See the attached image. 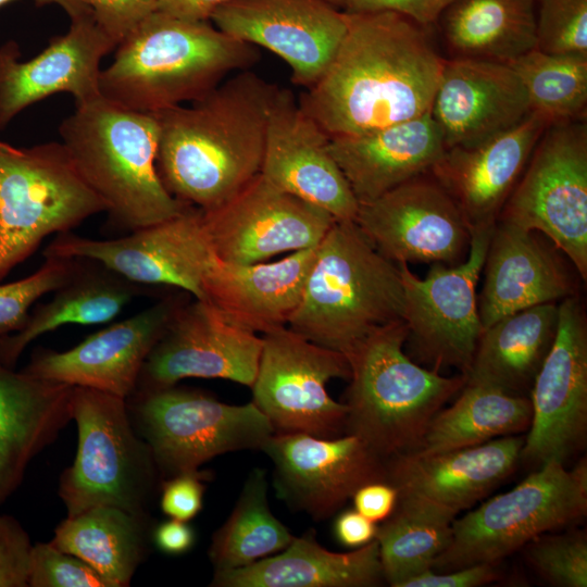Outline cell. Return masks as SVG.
Here are the masks:
<instances>
[{"label": "cell", "instance_id": "cell-26", "mask_svg": "<svg viewBox=\"0 0 587 587\" xmlns=\"http://www.w3.org/2000/svg\"><path fill=\"white\" fill-rule=\"evenodd\" d=\"M550 123L532 111L519 125L482 145L446 149L432 167L430 174L454 200L471 232L496 225Z\"/></svg>", "mask_w": 587, "mask_h": 587}, {"label": "cell", "instance_id": "cell-19", "mask_svg": "<svg viewBox=\"0 0 587 587\" xmlns=\"http://www.w3.org/2000/svg\"><path fill=\"white\" fill-rule=\"evenodd\" d=\"M261 450L273 463L278 498L315 520L333 515L361 486L386 480V461L355 435L274 433Z\"/></svg>", "mask_w": 587, "mask_h": 587}, {"label": "cell", "instance_id": "cell-42", "mask_svg": "<svg viewBox=\"0 0 587 587\" xmlns=\"http://www.w3.org/2000/svg\"><path fill=\"white\" fill-rule=\"evenodd\" d=\"M536 49L587 55V0H534Z\"/></svg>", "mask_w": 587, "mask_h": 587}, {"label": "cell", "instance_id": "cell-8", "mask_svg": "<svg viewBox=\"0 0 587 587\" xmlns=\"http://www.w3.org/2000/svg\"><path fill=\"white\" fill-rule=\"evenodd\" d=\"M104 211L61 141L28 148L0 141V280L46 237Z\"/></svg>", "mask_w": 587, "mask_h": 587}, {"label": "cell", "instance_id": "cell-35", "mask_svg": "<svg viewBox=\"0 0 587 587\" xmlns=\"http://www.w3.org/2000/svg\"><path fill=\"white\" fill-rule=\"evenodd\" d=\"M439 20L453 58L509 63L536 48L534 0H455Z\"/></svg>", "mask_w": 587, "mask_h": 587}, {"label": "cell", "instance_id": "cell-33", "mask_svg": "<svg viewBox=\"0 0 587 587\" xmlns=\"http://www.w3.org/2000/svg\"><path fill=\"white\" fill-rule=\"evenodd\" d=\"M559 303L509 314L483 329L466 380L526 396L555 338Z\"/></svg>", "mask_w": 587, "mask_h": 587}, {"label": "cell", "instance_id": "cell-31", "mask_svg": "<svg viewBox=\"0 0 587 587\" xmlns=\"http://www.w3.org/2000/svg\"><path fill=\"white\" fill-rule=\"evenodd\" d=\"M384 579L377 540L333 552L313 532L294 537L282 551L250 565L214 572L213 587H373Z\"/></svg>", "mask_w": 587, "mask_h": 587}, {"label": "cell", "instance_id": "cell-1", "mask_svg": "<svg viewBox=\"0 0 587 587\" xmlns=\"http://www.w3.org/2000/svg\"><path fill=\"white\" fill-rule=\"evenodd\" d=\"M321 77L298 99L329 137L378 130L430 110L445 60L425 27L391 12L347 13Z\"/></svg>", "mask_w": 587, "mask_h": 587}, {"label": "cell", "instance_id": "cell-18", "mask_svg": "<svg viewBox=\"0 0 587 587\" xmlns=\"http://www.w3.org/2000/svg\"><path fill=\"white\" fill-rule=\"evenodd\" d=\"M261 349L262 336L235 324L211 303L187 299L149 353L135 391L170 387L190 377L251 387Z\"/></svg>", "mask_w": 587, "mask_h": 587}, {"label": "cell", "instance_id": "cell-10", "mask_svg": "<svg viewBox=\"0 0 587 587\" xmlns=\"http://www.w3.org/2000/svg\"><path fill=\"white\" fill-rule=\"evenodd\" d=\"M133 425L148 444L161 477L199 471L227 452L260 449L275 433L251 401L228 404L175 385L126 399Z\"/></svg>", "mask_w": 587, "mask_h": 587}, {"label": "cell", "instance_id": "cell-45", "mask_svg": "<svg viewBox=\"0 0 587 587\" xmlns=\"http://www.w3.org/2000/svg\"><path fill=\"white\" fill-rule=\"evenodd\" d=\"M92 11L97 24L117 46L148 15L157 10L158 0H83Z\"/></svg>", "mask_w": 587, "mask_h": 587}, {"label": "cell", "instance_id": "cell-29", "mask_svg": "<svg viewBox=\"0 0 587 587\" xmlns=\"http://www.w3.org/2000/svg\"><path fill=\"white\" fill-rule=\"evenodd\" d=\"M316 247L272 262L218 261L205 279L204 302L257 334L285 327L301 301Z\"/></svg>", "mask_w": 587, "mask_h": 587}, {"label": "cell", "instance_id": "cell-3", "mask_svg": "<svg viewBox=\"0 0 587 587\" xmlns=\"http://www.w3.org/2000/svg\"><path fill=\"white\" fill-rule=\"evenodd\" d=\"M115 49L110 65L100 71V93L145 113L193 102L260 59L254 46L210 21L180 20L157 10Z\"/></svg>", "mask_w": 587, "mask_h": 587}, {"label": "cell", "instance_id": "cell-54", "mask_svg": "<svg viewBox=\"0 0 587 587\" xmlns=\"http://www.w3.org/2000/svg\"><path fill=\"white\" fill-rule=\"evenodd\" d=\"M324 1L330 3V4L335 5V7L342 8L346 0H324Z\"/></svg>", "mask_w": 587, "mask_h": 587}, {"label": "cell", "instance_id": "cell-24", "mask_svg": "<svg viewBox=\"0 0 587 587\" xmlns=\"http://www.w3.org/2000/svg\"><path fill=\"white\" fill-rule=\"evenodd\" d=\"M530 112L525 88L509 64L445 60L430 114L446 149L482 145L515 127Z\"/></svg>", "mask_w": 587, "mask_h": 587}, {"label": "cell", "instance_id": "cell-4", "mask_svg": "<svg viewBox=\"0 0 587 587\" xmlns=\"http://www.w3.org/2000/svg\"><path fill=\"white\" fill-rule=\"evenodd\" d=\"M59 134L76 170L115 226L133 232L190 207L174 198L160 179L155 165L159 126L152 113L100 96L75 104Z\"/></svg>", "mask_w": 587, "mask_h": 587}, {"label": "cell", "instance_id": "cell-47", "mask_svg": "<svg viewBox=\"0 0 587 587\" xmlns=\"http://www.w3.org/2000/svg\"><path fill=\"white\" fill-rule=\"evenodd\" d=\"M455 0H346L344 12L366 13L391 11L426 27L438 21Z\"/></svg>", "mask_w": 587, "mask_h": 587}, {"label": "cell", "instance_id": "cell-6", "mask_svg": "<svg viewBox=\"0 0 587 587\" xmlns=\"http://www.w3.org/2000/svg\"><path fill=\"white\" fill-rule=\"evenodd\" d=\"M407 338L399 321L347 355L344 433L361 438L384 461L416 450L434 416L466 383L465 374L442 376L412 361L403 350Z\"/></svg>", "mask_w": 587, "mask_h": 587}, {"label": "cell", "instance_id": "cell-32", "mask_svg": "<svg viewBox=\"0 0 587 587\" xmlns=\"http://www.w3.org/2000/svg\"><path fill=\"white\" fill-rule=\"evenodd\" d=\"M78 260L74 275L53 291L52 298L38 304L20 330L0 338L2 363L13 367L32 341L63 325L110 322L134 299L146 294L147 287L95 261Z\"/></svg>", "mask_w": 587, "mask_h": 587}, {"label": "cell", "instance_id": "cell-44", "mask_svg": "<svg viewBox=\"0 0 587 587\" xmlns=\"http://www.w3.org/2000/svg\"><path fill=\"white\" fill-rule=\"evenodd\" d=\"M32 549L21 523L0 514V587H28Z\"/></svg>", "mask_w": 587, "mask_h": 587}, {"label": "cell", "instance_id": "cell-20", "mask_svg": "<svg viewBox=\"0 0 587 587\" xmlns=\"http://www.w3.org/2000/svg\"><path fill=\"white\" fill-rule=\"evenodd\" d=\"M210 22L230 37L283 59L295 85H313L332 61L347 29V15L324 0H235Z\"/></svg>", "mask_w": 587, "mask_h": 587}, {"label": "cell", "instance_id": "cell-51", "mask_svg": "<svg viewBox=\"0 0 587 587\" xmlns=\"http://www.w3.org/2000/svg\"><path fill=\"white\" fill-rule=\"evenodd\" d=\"M153 540L164 553L179 555L193 546L195 532L187 522L168 517L154 528Z\"/></svg>", "mask_w": 587, "mask_h": 587}, {"label": "cell", "instance_id": "cell-40", "mask_svg": "<svg viewBox=\"0 0 587 587\" xmlns=\"http://www.w3.org/2000/svg\"><path fill=\"white\" fill-rule=\"evenodd\" d=\"M45 258L43 264L33 274L0 285V338L20 330L34 303L66 283L79 264L78 259Z\"/></svg>", "mask_w": 587, "mask_h": 587}, {"label": "cell", "instance_id": "cell-2", "mask_svg": "<svg viewBox=\"0 0 587 587\" xmlns=\"http://www.w3.org/2000/svg\"><path fill=\"white\" fill-rule=\"evenodd\" d=\"M277 89L248 68L189 105L152 113L159 126L155 165L166 190L202 212L241 191L261 173Z\"/></svg>", "mask_w": 587, "mask_h": 587}, {"label": "cell", "instance_id": "cell-14", "mask_svg": "<svg viewBox=\"0 0 587 587\" xmlns=\"http://www.w3.org/2000/svg\"><path fill=\"white\" fill-rule=\"evenodd\" d=\"M43 255L91 260L137 285L176 287L200 301L205 300V279L220 261L203 214L193 207L114 239L59 234Z\"/></svg>", "mask_w": 587, "mask_h": 587}, {"label": "cell", "instance_id": "cell-30", "mask_svg": "<svg viewBox=\"0 0 587 587\" xmlns=\"http://www.w3.org/2000/svg\"><path fill=\"white\" fill-rule=\"evenodd\" d=\"M73 387L15 372L0 361V507L33 459L72 420Z\"/></svg>", "mask_w": 587, "mask_h": 587}, {"label": "cell", "instance_id": "cell-37", "mask_svg": "<svg viewBox=\"0 0 587 587\" xmlns=\"http://www.w3.org/2000/svg\"><path fill=\"white\" fill-rule=\"evenodd\" d=\"M455 515L427 501L398 497L394 512L377 527L384 579L392 587L432 570L448 547Z\"/></svg>", "mask_w": 587, "mask_h": 587}, {"label": "cell", "instance_id": "cell-46", "mask_svg": "<svg viewBox=\"0 0 587 587\" xmlns=\"http://www.w3.org/2000/svg\"><path fill=\"white\" fill-rule=\"evenodd\" d=\"M210 476L196 471L172 476L161 483L160 507L170 519L189 522L202 509L204 482Z\"/></svg>", "mask_w": 587, "mask_h": 587}, {"label": "cell", "instance_id": "cell-15", "mask_svg": "<svg viewBox=\"0 0 587 587\" xmlns=\"http://www.w3.org/2000/svg\"><path fill=\"white\" fill-rule=\"evenodd\" d=\"M529 399L532 421L520 460L564 463L587 432V321L578 295L559 302L555 338Z\"/></svg>", "mask_w": 587, "mask_h": 587}, {"label": "cell", "instance_id": "cell-21", "mask_svg": "<svg viewBox=\"0 0 587 587\" xmlns=\"http://www.w3.org/2000/svg\"><path fill=\"white\" fill-rule=\"evenodd\" d=\"M186 295L167 296L139 313L98 330L66 351L39 349L24 372L37 378L92 388L124 399Z\"/></svg>", "mask_w": 587, "mask_h": 587}, {"label": "cell", "instance_id": "cell-41", "mask_svg": "<svg viewBox=\"0 0 587 587\" xmlns=\"http://www.w3.org/2000/svg\"><path fill=\"white\" fill-rule=\"evenodd\" d=\"M527 557L554 586H587V538L583 532L542 534L527 544Z\"/></svg>", "mask_w": 587, "mask_h": 587}, {"label": "cell", "instance_id": "cell-50", "mask_svg": "<svg viewBox=\"0 0 587 587\" xmlns=\"http://www.w3.org/2000/svg\"><path fill=\"white\" fill-rule=\"evenodd\" d=\"M376 523L353 510L344 511L335 521L336 539L346 547L359 548L375 539Z\"/></svg>", "mask_w": 587, "mask_h": 587}, {"label": "cell", "instance_id": "cell-36", "mask_svg": "<svg viewBox=\"0 0 587 587\" xmlns=\"http://www.w3.org/2000/svg\"><path fill=\"white\" fill-rule=\"evenodd\" d=\"M532 403L527 396L466 380L457 400L432 420L419 453H436L485 444L529 428Z\"/></svg>", "mask_w": 587, "mask_h": 587}, {"label": "cell", "instance_id": "cell-27", "mask_svg": "<svg viewBox=\"0 0 587 587\" xmlns=\"http://www.w3.org/2000/svg\"><path fill=\"white\" fill-rule=\"evenodd\" d=\"M524 438L505 436L436 453L410 451L386 461L398 497L427 501L457 515L485 498L514 470Z\"/></svg>", "mask_w": 587, "mask_h": 587}, {"label": "cell", "instance_id": "cell-38", "mask_svg": "<svg viewBox=\"0 0 587 587\" xmlns=\"http://www.w3.org/2000/svg\"><path fill=\"white\" fill-rule=\"evenodd\" d=\"M265 471L253 469L225 523L213 534L214 572L243 567L285 549L295 536L271 511Z\"/></svg>", "mask_w": 587, "mask_h": 587}, {"label": "cell", "instance_id": "cell-5", "mask_svg": "<svg viewBox=\"0 0 587 587\" xmlns=\"http://www.w3.org/2000/svg\"><path fill=\"white\" fill-rule=\"evenodd\" d=\"M399 267L354 221H336L316 247L288 328L346 357L376 330L403 321Z\"/></svg>", "mask_w": 587, "mask_h": 587}, {"label": "cell", "instance_id": "cell-53", "mask_svg": "<svg viewBox=\"0 0 587 587\" xmlns=\"http://www.w3.org/2000/svg\"><path fill=\"white\" fill-rule=\"evenodd\" d=\"M11 1L13 0H0V7ZM35 2L37 5H59L68 15L71 21L93 16L91 9L83 0H35Z\"/></svg>", "mask_w": 587, "mask_h": 587}, {"label": "cell", "instance_id": "cell-22", "mask_svg": "<svg viewBox=\"0 0 587 587\" xmlns=\"http://www.w3.org/2000/svg\"><path fill=\"white\" fill-rule=\"evenodd\" d=\"M328 139L292 91L278 88L268 113L261 174L336 221H354L359 202L329 151Z\"/></svg>", "mask_w": 587, "mask_h": 587}, {"label": "cell", "instance_id": "cell-28", "mask_svg": "<svg viewBox=\"0 0 587 587\" xmlns=\"http://www.w3.org/2000/svg\"><path fill=\"white\" fill-rule=\"evenodd\" d=\"M328 148L359 204L429 172L446 150L430 110L371 133L329 137Z\"/></svg>", "mask_w": 587, "mask_h": 587}, {"label": "cell", "instance_id": "cell-34", "mask_svg": "<svg viewBox=\"0 0 587 587\" xmlns=\"http://www.w3.org/2000/svg\"><path fill=\"white\" fill-rule=\"evenodd\" d=\"M150 517L112 505L66 516L50 541L88 564L105 587H126L148 551Z\"/></svg>", "mask_w": 587, "mask_h": 587}, {"label": "cell", "instance_id": "cell-49", "mask_svg": "<svg viewBox=\"0 0 587 587\" xmlns=\"http://www.w3.org/2000/svg\"><path fill=\"white\" fill-rule=\"evenodd\" d=\"M351 499L357 512L378 523L394 512L398 502V490L386 480L372 482L361 486Z\"/></svg>", "mask_w": 587, "mask_h": 587}, {"label": "cell", "instance_id": "cell-16", "mask_svg": "<svg viewBox=\"0 0 587 587\" xmlns=\"http://www.w3.org/2000/svg\"><path fill=\"white\" fill-rule=\"evenodd\" d=\"M354 222L396 264L455 265L470 250L471 230L454 200L430 172L359 204Z\"/></svg>", "mask_w": 587, "mask_h": 587}, {"label": "cell", "instance_id": "cell-12", "mask_svg": "<svg viewBox=\"0 0 587 587\" xmlns=\"http://www.w3.org/2000/svg\"><path fill=\"white\" fill-rule=\"evenodd\" d=\"M350 377L347 357L319 346L287 326L262 335L252 402L275 433H305L332 438L345 432L347 405L326 388Z\"/></svg>", "mask_w": 587, "mask_h": 587}, {"label": "cell", "instance_id": "cell-17", "mask_svg": "<svg viewBox=\"0 0 587 587\" xmlns=\"http://www.w3.org/2000/svg\"><path fill=\"white\" fill-rule=\"evenodd\" d=\"M202 214L217 259L232 264L264 262L314 248L336 222L261 173L230 200Z\"/></svg>", "mask_w": 587, "mask_h": 587}, {"label": "cell", "instance_id": "cell-7", "mask_svg": "<svg viewBox=\"0 0 587 587\" xmlns=\"http://www.w3.org/2000/svg\"><path fill=\"white\" fill-rule=\"evenodd\" d=\"M71 410L78 432L77 452L61 474L58 490L67 516L97 505L148 513L161 475L133 425L126 399L74 386Z\"/></svg>", "mask_w": 587, "mask_h": 587}, {"label": "cell", "instance_id": "cell-48", "mask_svg": "<svg viewBox=\"0 0 587 587\" xmlns=\"http://www.w3.org/2000/svg\"><path fill=\"white\" fill-rule=\"evenodd\" d=\"M496 564L480 563L447 572L428 571L402 587H477L499 579Z\"/></svg>", "mask_w": 587, "mask_h": 587}, {"label": "cell", "instance_id": "cell-39", "mask_svg": "<svg viewBox=\"0 0 587 587\" xmlns=\"http://www.w3.org/2000/svg\"><path fill=\"white\" fill-rule=\"evenodd\" d=\"M507 64L523 84L532 111L550 122L585 118L587 55L535 48Z\"/></svg>", "mask_w": 587, "mask_h": 587}, {"label": "cell", "instance_id": "cell-9", "mask_svg": "<svg viewBox=\"0 0 587 587\" xmlns=\"http://www.w3.org/2000/svg\"><path fill=\"white\" fill-rule=\"evenodd\" d=\"M587 513V462L573 469L549 461L513 489L495 496L452 523L448 547L432 571L496 564L534 538Z\"/></svg>", "mask_w": 587, "mask_h": 587}, {"label": "cell", "instance_id": "cell-11", "mask_svg": "<svg viewBox=\"0 0 587 587\" xmlns=\"http://www.w3.org/2000/svg\"><path fill=\"white\" fill-rule=\"evenodd\" d=\"M497 222L537 230L587 279V125L551 122Z\"/></svg>", "mask_w": 587, "mask_h": 587}, {"label": "cell", "instance_id": "cell-23", "mask_svg": "<svg viewBox=\"0 0 587 587\" xmlns=\"http://www.w3.org/2000/svg\"><path fill=\"white\" fill-rule=\"evenodd\" d=\"M116 48L93 16L71 21L37 55L20 60L18 45L0 46V130L27 107L54 93H70L75 104L101 96L102 59Z\"/></svg>", "mask_w": 587, "mask_h": 587}, {"label": "cell", "instance_id": "cell-43", "mask_svg": "<svg viewBox=\"0 0 587 587\" xmlns=\"http://www.w3.org/2000/svg\"><path fill=\"white\" fill-rule=\"evenodd\" d=\"M29 587H105L83 560L49 542L33 545Z\"/></svg>", "mask_w": 587, "mask_h": 587}, {"label": "cell", "instance_id": "cell-52", "mask_svg": "<svg viewBox=\"0 0 587 587\" xmlns=\"http://www.w3.org/2000/svg\"><path fill=\"white\" fill-rule=\"evenodd\" d=\"M235 0H158L157 11L176 18L207 22L220 7Z\"/></svg>", "mask_w": 587, "mask_h": 587}, {"label": "cell", "instance_id": "cell-25", "mask_svg": "<svg viewBox=\"0 0 587 587\" xmlns=\"http://www.w3.org/2000/svg\"><path fill=\"white\" fill-rule=\"evenodd\" d=\"M483 268L477 305L484 328L517 311L577 296V271L537 230L497 222Z\"/></svg>", "mask_w": 587, "mask_h": 587}, {"label": "cell", "instance_id": "cell-13", "mask_svg": "<svg viewBox=\"0 0 587 587\" xmlns=\"http://www.w3.org/2000/svg\"><path fill=\"white\" fill-rule=\"evenodd\" d=\"M494 228L473 229L466 258L455 265L435 263L424 279L407 263L397 264L404 291L407 341L430 370L455 367L465 375L470 370L484 329L476 284Z\"/></svg>", "mask_w": 587, "mask_h": 587}]
</instances>
